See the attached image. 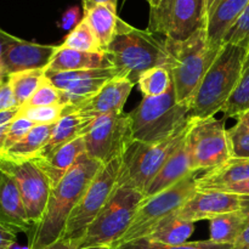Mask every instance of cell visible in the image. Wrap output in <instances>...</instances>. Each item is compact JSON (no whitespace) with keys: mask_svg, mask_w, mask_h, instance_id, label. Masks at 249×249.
<instances>
[{"mask_svg":"<svg viewBox=\"0 0 249 249\" xmlns=\"http://www.w3.org/2000/svg\"><path fill=\"white\" fill-rule=\"evenodd\" d=\"M237 122L240 124H242V125L249 131V111L245 112V113L241 114L240 117H237Z\"/></svg>","mask_w":249,"mask_h":249,"instance_id":"48","label":"cell"},{"mask_svg":"<svg viewBox=\"0 0 249 249\" xmlns=\"http://www.w3.org/2000/svg\"><path fill=\"white\" fill-rule=\"evenodd\" d=\"M53 124L48 125H34L33 129L4 153L2 157L12 160H34L41 155L51 138Z\"/></svg>","mask_w":249,"mask_h":249,"instance_id":"26","label":"cell"},{"mask_svg":"<svg viewBox=\"0 0 249 249\" xmlns=\"http://www.w3.org/2000/svg\"><path fill=\"white\" fill-rule=\"evenodd\" d=\"M79 18H80L79 7L73 6L71 7V9H68L67 11L62 15L60 26L62 27L63 29H73L80 22Z\"/></svg>","mask_w":249,"mask_h":249,"instance_id":"41","label":"cell"},{"mask_svg":"<svg viewBox=\"0 0 249 249\" xmlns=\"http://www.w3.org/2000/svg\"><path fill=\"white\" fill-rule=\"evenodd\" d=\"M44 72L45 70L24 71V72L14 73L7 77V82L14 91L15 99L19 107L24 106L38 89L44 79Z\"/></svg>","mask_w":249,"mask_h":249,"instance_id":"29","label":"cell"},{"mask_svg":"<svg viewBox=\"0 0 249 249\" xmlns=\"http://www.w3.org/2000/svg\"><path fill=\"white\" fill-rule=\"evenodd\" d=\"M0 225L16 233L24 232L27 235L34 229L14 180L4 173L0 184Z\"/></svg>","mask_w":249,"mask_h":249,"instance_id":"18","label":"cell"},{"mask_svg":"<svg viewBox=\"0 0 249 249\" xmlns=\"http://www.w3.org/2000/svg\"><path fill=\"white\" fill-rule=\"evenodd\" d=\"M247 111H249V55L240 82L221 112H224L226 118L237 119V117Z\"/></svg>","mask_w":249,"mask_h":249,"instance_id":"32","label":"cell"},{"mask_svg":"<svg viewBox=\"0 0 249 249\" xmlns=\"http://www.w3.org/2000/svg\"><path fill=\"white\" fill-rule=\"evenodd\" d=\"M60 46L67 49H73L78 51L87 53H102L99 39L96 38L89 23L84 18L80 19L79 23L71 29L70 33L65 36V40Z\"/></svg>","mask_w":249,"mask_h":249,"instance_id":"30","label":"cell"},{"mask_svg":"<svg viewBox=\"0 0 249 249\" xmlns=\"http://www.w3.org/2000/svg\"><path fill=\"white\" fill-rule=\"evenodd\" d=\"M36 124L31 122L29 119L24 118L22 116H17L14 121L10 123L9 129H7L6 140H5V152L12 146L16 145L18 141H21L29 131L33 129Z\"/></svg>","mask_w":249,"mask_h":249,"instance_id":"38","label":"cell"},{"mask_svg":"<svg viewBox=\"0 0 249 249\" xmlns=\"http://www.w3.org/2000/svg\"><path fill=\"white\" fill-rule=\"evenodd\" d=\"M85 155L101 164L121 158L134 141L129 113H112L92 119L84 134Z\"/></svg>","mask_w":249,"mask_h":249,"instance_id":"12","label":"cell"},{"mask_svg":"<svg viewBox=\"0 0 249 249\" xmlns=\"http://www.w3.org/2000/svg\"><path fill=\"white\" fill-rule=\"evenodd\" d=\"M248 44L249 45V2L242 14L229 29L223 39L224 44Z\"/></svg>","mask_w":249,"mask_h":249,"instance_id":"37","label":"cell"},{"mask_svg":"<svg viewBox=\"0 0 249 249\" xmlns=\"http://www.w3.org/2000/svg\"><path fill=\"white\" fill-rule=\"evenodd\" d=\"M91 1L100 2V4H108L111 5V6L117 7V2H118V0H91Z\"/></svg>","mask_w":249,"mask_h":249,"instance_id":"49","label":"cell"},{"mask_svg":"<svg viewBox=\"0 0 249 249\" xmlns=\"http://www.w3.org/2000/svg\"><path fill=\"white\" fill-rule=\"evenodd\" d=\"M247 214L245 209L220 214L209 220V240L224 245H235L245 228Z\"/></svg>","mask_w":249,"mask_h":249,"instance_id":"28","label":"cell"},{"mask_svg":"<svg viewBox=\"0 0 249 249\" xmlns=\"http://www.w3.org/2000/svg\"><path fill=\"white\" fill-rule=\"evenodd\" d=\"M186 142L194 173L209 172L232 158L224 119L191 118Z\"/></svg>","mask_w":249,"mask_h":249,"instance_id":"9","label":"cell"},{"mask_svg":"<svg viewBox=\"0 0 249 249\" xmlns=\"http://www.w3.org/2000/svg\"><path fill=\"white\" fill-rule=\"evenodd\" d=\"M44 249H108V248H78L74 243L68 242V241H65L61 238V240L56 241L55 243H53V245H50L49 247Z\"/></svg>","mask_w":249,"mask_h":249,"instance_id":"46","label":"cell"},{"mask_svg":"<svg viewBox=\"0 0 249 249\" xmlns=\"http://www.w3.org/2000/svg\"><path fill=\"white\" fill-rule=\"evenodd\" d=\"M248 55V44H224L190 100V118H209L223 111L240 82Z\"/></svg>","mask_w":249,"mask_h":249,"instance_id":"2","label":"cell"},{"mask_svg":"<svg viewBox=\"0 0 249 249\" xmlns=\"http://www.w3.org/2000/svg\"><path fill=\"white\" fill-rule=\"evenodd\" d=\"M219 191L229 192V194H235L240 195V196H247L249 197V180L243 182H238V184L230 185V186H226L220 189Z\"/></svg>","mask_w":249,"mask_h":249,"instance_id":"43","label":"cell"},{"mask_svg":"<svg viewBox=\"0 0 249 249\" xmlns=\"http://www.w3.org/2000/svg\"><path fill=\"white\" fill-rule=\"evenodd\" d=\"M243 209L247 214V220H246L245 228L241 232L240 237L233 245V249H249V197L243 196Z\"/></svg>","mask_w":249,"mask_h":249,"instance_id":"40","label":"cell"},{"mask_svg":"<svg viewBox=\"0 0 249 249\" xmlns=\"http://www.w3.org/2000/svg\"><path fill=\"white\" fill-rule=\"evenodd\" d=\"M146 1H147L148 5H150V9H155V7H157L158 5L160 4L162 0H146Z\"/></svg>","mask_w":249,"mask_h":249,"instance_id":"50","label":"cell"},{"mask_svg":"<svg viewBox=\"0 0 249 249\" xmlns=\"http://www.w3.org/2000/svg\"><path fill=\"white\" fill-rule=\"evenodd\" d=\"M91 121L92 119L85 118V117L80 116L79 113H75V112L74 113L62 114V117L53 124L50 140H49L48 145L45 146L41 155L38 157L50 155L56 148L61 147V146L66 145V143L71 142L75 139L84 136L87 128L91 123Z\"/></svg>","mask_w":249,"mask_h":249,"instance_id":"25","label":"cell"},{"mask_svg":"<svg viewBox=\"0 0 249 249\" xmlns=\"http://www.w3.org/2000/svg\"><path fill=\"white\" fill-rule=\"evenodd\" d=\"M248 2L249 0H218L207 22V34L212 44L223 46L224 36L237 21Z\"/></svg>","mask_w":249,"mask_h":249,"instance_id":"24","label":"cell"},{"mask_svg":"<svg viewBox=\"0 0 249 249\" xmlns=\"http://www.w3.org/2000/svg\"><path fill=\"white\" fill-rule=\"evenodd\" d=\"M243 196L219 190H197L177 212L184 220L197 223L211 220L220 214L242 209Z\"/></svg>","mask_w":249,"mask_h":249,"instance_id":"16","label":"cell"},{"mask_svg":"<svg viewBox=\"0 0 249 249\" xmlns=\"http://www.w3.org/2000/svg\"><path fill=\"white\" fill-rule=\"evenodd\" d=\"M57 46L43 45L11 36L2 55V72L6 77L24 71L45 70Z\"/></svg>","mask_w":249,"mask_h":249,"instance_id":"17","label":"cell"},{"mask_svg":"<svg viewBox=\"0 0 249 249\" xmlns=\"http://www.w3.org/2000/svg\"><path fill=\"white\" fill-rule=\"evenodd\" d=\"M134 83L125 77H114L107 82L99 91L85 101L67 106L66 105L63 114L79 113L80 116L89 119L106 116L112 113H122L123 107L134 88Z\"/></svg>","mask_w":249,"mask_h":249,"instance_id":"15","label":"cell"},{"mask_svg":"<svg viewBox=\"0 0 249 249\" xmlns=\"http://www.w3.org/2000/svg\"><path fill=\"white\" fill-rule=\"evenodd\" d=\"M10 36H11V34H9L7 32L2 31V29L0 28V83H2L4 80L7 79V77L4 74V72H2V55H4L5 46H6Z\"/></svg>","mask_w":249,"mask_h":249,"instance_id":"44","label":"cell"},{"mask_svg":"<svg viewBox=\"0 0 249 249\" xmlns=\"http://www.w3.org/2000/svg\"><path fill=\"white\" fill-rule=\"evenodd\" d=\"M121 164L122 157L102 165L71 213L62 240L74 243L78 247V243L83 238L87 229L104 208L116 189Z\"/></svg>","mask_w":249,"mask_h":249,"instance_id":"10","label":"cell"},{"mask_svg":"<svg viewBox=\"0 0 249 249\" xmlns=\"http://www.w3.org/2000/svg\"><path fill=\"white\" fill-rule=\"evenodd\" d=\"M197 173H191L169 189L143 198L136 209L129 229L113 247L147 237L160 221L177 213L197 191Z\"/></svg>","mask_w":249,"mask_h":249,"instance_id":"8","label":"cell"},{"mask_svg":"<svg viewBox=\"0 0 249 249\" xmlns=\"http://www.w3.org/2000/svg\"><path fill=\"white\" fill-rule=\"evenodd\" d=\"M112 67L106 53H87L73 49L57 46L55 55L45 71L50 72H67V71L95 70V68Z\"/></svg>","mask_w":249,"mask_h":249,"instance_id":"22","label":"cell"},{"mask_svg":"<svg viewBox=\"0 0 249 249\" xmlns=\"http://www.w3.org/2000/svg\"><path fill=\"white\" fill-rule=\"evenodd\" d=\"M102 165L84 153L65 178L51 187L43 219L28 235L29 249H44L62 238L71 213Z\"/></svg>","mask_w":249,"mask_h":249,"instance_id":"1","label":"cell"},{"mask_svg":"<svg viewBox=\"0 0 249 249\" xmlns=\"http://www.w3.org/2000/svg\"><path fill=\"white\" fill-rule=\"evenodd\" d=\"M0 172L14 180L29 220L36 228L43 219L51 185L46 175L32 160H12L0 158Z\"/></svg>","mask_w":249,"mask_h":249,"instance_id":"13","label":"cell"},{"mask_svg":"<svg viewBox=\"0 0 249 249\" xmlns=\"http://www.w3.org/2000/svg\"><path fill=\"white\" fill-rule=\"evenodd\" d=\"M249 180V158H231L197 178V190H220Z\"/></svg>","mask_w":249,"mask_h":249,"instance_id":"23","label":"cell"},{"mask_svg":"<svg viewBox=\"0 0 249 249\" xmlns=\"http://www.w3.org/2000/svg\"><path fill=\"white\" fill-rule=\"evenodd\" d=\"M66 105H53V106L22 107L19 108V116L29 119L36 125H48L55 124L62 117Z\"/></svg>","mask_w":249,"mask_h":249,"instance_id":"35","label":"cell"},{"mask_svg":"<svg viewBox=\"0 0 249 249\" xmlns=\"http://www.w3.org/2000/svg\"><path fill=\"white\" fill-rule=\"evenodd\" d=\"M143 198V194L138 190L116 186L107 203L87 229L78 248L113 247L129 229Z\"/></svg>","mask_w":249,"mask_h":249,"instance_id":"6","label":"cell"},{"mask_svg":"<svg viewBox=\"0 0 249 249\" xmlns=\"http://www.w3.org/2000/svg\"><path fill=\"white\" fill-rule=\"evenodd\" d=\"M191 121L185 128L162 142L145 143L134 140L122 156L117 186L145 192L175 148L186 139Z\"/></svg>","mask_w":249,"mask_h":249,"instance_id":"7","label":"cell"},{"mask_svg":"<svg viewBox=\"0 0 249 249\" xmlns=\"http://www.w3.org/2000/svg\"><path fill=\"white\" fill-rule=\"evenodd\" d=\"M9 125L10 124H7V125L0 128V158H1L5 153V140H6V134Z\"/></svg>","mask_w":249,"mask_h":249,"instance_id":"47","label":"cell"},{"mask_svg":"<svg viewBox=\"0 0 249 249\" xmlns=\"http://www.w3.org/2000/svg\"><path fill=\"white\" fill-rule=\"evenodd\" d=\"M18 113H19V108L9 109V111L0 112V128L11 123V122L14 121L17 116H18Z\"/></svg>","mask_w":249,"mask_h":249,"instance_id":"45","label":"cell"},{"mask_svg":"<svg viewBox=\"0 0 249 249\" xmlns=\"http://www.w3.org/2000/svg\"><path fill=\"white\" fill-rule=\"evenodd\" d=\"M139 89L143 97H156L165 94L172 88V77L165 66L155 67L146 71L140 75L138 83Z\"/></svg>","mask_w":249,"mask_h":249,"instance_id":"31","label":"cell"},{"mask_svg":"<svg viewBox=\"0 0 249 249\" xmlns=\"http://www.w3.org/2000/svg\"><path fill=\"white\" fill-rule=\"evenodd\" d=\"M129 114L133 139L145 143L162 142L191 121L190 102L178 101L173 85L160 96L143 97Z\"/></svg>","mask_w":249,"mask_h":249,"instance_id":"5","label":"cell"},{"mask_svg":"<svg viewBox=\"0 0 249 249\" xmlns=\"http://www.w3.org/2000/svg\"><path fill=\"white\" fill-rule=\"evenodd\" d=\"M194 231L195 223L184 220L174 213L160 221L145 240L160 245H182L187 242Z\"/></svg>","mask_w":249,"mask_h":249,"instance_id":"27","label":"cell"},{"mask_svg":"<svg viewBox=\"0 0 249 249\" xmlns=\"http://www.w3.org/2000/svg\"><path fill=\"white\" fill-rule=\"evenodd\" d=\"M164 44L169 53L167 68L178 101L190 102L223 46L208 40L207 27L198 29L186 40L164 38Z\"/></svg>","mask_w":249,"mask_h":249,"instance_id":"4","label":"cell"},{"mask_svg":"<svg viewBox=\"0 0 249 249\" xmlns=\"http://www.w3.org/2000/svg\"><path fill=\"white\" fill-rule=\"evenodd\" d=\"M194 173L191 167V160H190V151L187 146L186 139L175 148L174 152L170 155L167 162L162 167V169L158 172L155 179L152 180L146 191L143 192V196L151 197L164 190L169 189L173 185L179 182L189 174Z\"/></svg>","mask_w":249,"mask_h":249,"instance_id":"20","label":"cell"},{"mask_svg":"<svg viewBox=\"0 0 249 249\" xmlns=\"http://www.w3.org/2000/svg\"><path fill=\"white\" fill-rule=\"evenodd\" d=\"M46 79L63 92L67 106H75L96 94L107 82L118 75L116 68L44 72Z\"/></svg>","mask_w":249,"mask_h":249,"instance_id":"14","label":"cell"},{"mask_svg":"<svg viewBox=\"0 0 249 249\" xmlns=\"http://www.w3.org/2000/svg\"><path fill=\"white\" fill-rule=\"evenodd\" d=\"M16 243V232L0 225V249H11Z\"/></svg>","mask_w":249,"mask_h":249,"instance_id":"42","label":"cell"},{"mask_svg":"<svg viewBox=\"0 0 249 249\" xmlns=\"http://www.w3.org/2000/svg\"><path fill=\"white\" fill-rule=\"evenodd\" d=\"M15 108H21V107L17 104L14 91H12L11 87L6 79L0 83V112Z\"/></svg>","mask_w":249,"mask_h":249,"instance_id":"39","label":"cell"},{"mask_svg":"<svg viewBox=\"0 0 249 249\" xmlns=\"http://www.w3.org/2000/svg\"><path fill=\"white\" fill-rule=\"evenodd\" d=\"M233 158H249V131L237 122L228 130Z\"/></svg>","mask_w":249,"mask_h":249,"instance_id":"36","label":"cell"},{"mask_svg":"<svg viewBox=\"0 0 249 249\" xmlns=\"http://www.w3.org/2000/svg\"><path fill=\"white\" fill-rule=\"evenodd\" d=\"M118 77L135 84L146 71L168 66L169 53L164 39H158L148 29H139L119 19L113 40L105 50Z\"/></svg>","mask_w":249,"mask_h":249,"instance_id":"3","label":"cell"},{"mask_svg":"<svg viewBox=\"0 0 249 249\" xmlns=\"http://www.w3.org/2000/svg\"><path fill=\"white\" fill-rule=\"evenodd\" d=\"M109 249H233V245H224V243H216L211 240H207L196 241V242H186L177 246H169L151 242V241L142 238V240L123 243V245L116 246V247Z\"/></svg>","mask_w":249,"mask_h":249,"instance_id":"33","label":"cell"},{"mask_svg":"<svg viewBox=\"0 0 249 249\" xmlns=\"http://www.w3.org/2000/svg\"><path fill=\"white\" fill-rule=\"evenodd\" d=\"M1 180H2V173L0 172V184H1Z\"/></svg>","mask_w":249,"mask_h":249,"instance_id":"51","label":"cell"},{"mask_svg":"<svg viewBox=\"0 0 249 249\" xmlns=\"http://www.w3.org/2000/svg\"><path fill=\"white\" fill-rule=\"evenodd\" d=\"M207 27L204 0H162L150 9L148 31L164 38L182 41Z\"/></svg>","mask_w":249,"mask_h":249,"instance_id":"11","label":"cell"},{"mask_svg":"<svg viewBox=\"0 0 249 249\" xmlns=\"http://www.w3.org/2000/svg\"><path fill=\"white\" fill-rule=\"evenodd\" d=\"M53 105H66L65 95L53 83L49 82L44 75L43 82L40 83L38 89L32 95L31 99L26 102V105L22 107L53 106Z\"/></svg>","mask_w":249,"mask_h":249,"instance_id":"34","label":"cell"},{"mask_svg":"<svg viewBox=\"0 0 249 249\" xmlns=\"http://www.w3.org/2000/svg\"><path fill=\"white\" fill-rule=\"evenodd\" d=\"M83 18L89 23L90 28L99 39L102 50L113 40L118 28L119 17L117 15V7L108 4H100L91 0H82Z\"/></svg>","mask_w":249,"mask_h":249,"instance_id":"21","label":"cell"},{"mask_svg":"<svg viewBox=\"0 0 249 249\" xmlns=\"http://www.w3.org/2000/svg\"><path fill=\"white\" fill-rule=\"evenodd\" d=\"M85 153L84 138H78L61 147L56 148L50 155L43 157L34 158L36 164L41 169L50 181L51 187L57 185L65 175L72 169L80 158Z\"/></svg>","mask_w":249,"mask_h":249,"instance_id":"19","label":"cell"}]
</instances>
